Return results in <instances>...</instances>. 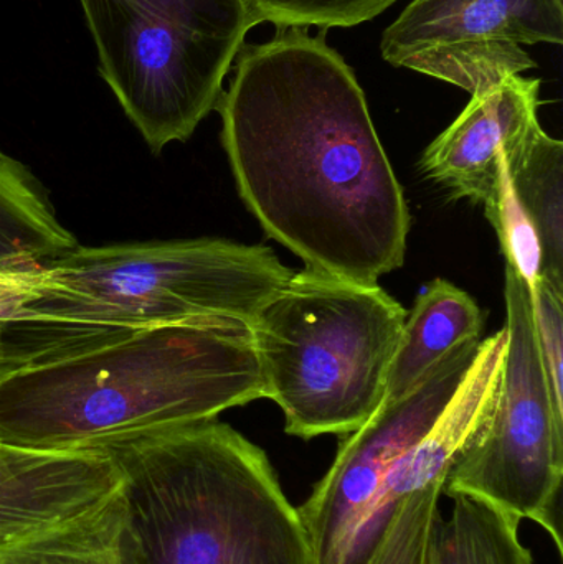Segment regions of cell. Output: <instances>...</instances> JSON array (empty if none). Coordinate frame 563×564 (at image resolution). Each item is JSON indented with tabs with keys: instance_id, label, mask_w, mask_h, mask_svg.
I'll return each mask as SVG.
<instances>
[{
	"instance_id": "15",
	"label": "cell",
	"mask_w": 563,
	"mask_h": 564,
	"mask_svg": "<svg viewBox=\"0 0 563 564\" xmlns=\"http://www.w3.org/2000/svg\"><path fill=\"white\" fill-rule=\"evenodd\" d=\"M111 497L78 519L0 549V564H115Z\"/></svg>"
},
{
	"instance_id": "19",
	"label": "cell",
	"mask_w": 563,
	"mask_h": 564,
	"mask_svg": "<svg viewBox=\"0 0 563 564\" xmlns=\"http://www.w3.org/2000/svg\"><path fill=\"white\" fill-rule=\"evenodd\" d=\"M45 278V264L33 270L0 271V314L32 297L42 288Z\"/></svg>"
},
{
	"instance_id": "9",
	"label": "cell",
	"mask_w": 563,
	"mask_h": 564,
	"mask_svg": "<svg viewBox=\"0 0 563 564\" xmlns=\"http://www.w3.org/2000/svg\"><path fill=\"white\" fill-rule=\"evenodd\" d=\"M563 42V0H413L383 32L382 56L469 95L535 68L524 45Z\"/></svg>"
},
{
	"instance_id": "10",
	"label": "cell",
	"mask_w": 563,
	"mask_h": 564,
	"mask_svg": "<svg viewBox=\"0 0 563 564\" xmlns=\"http://www.w3.org/2000/svg\"><path fill=\"white\" fill-rule=\"evenodd\" d=\"M508 267L528 282L563 295V144L539 126L501 162L483 204Z\"/></svg>"
},
{
	"instance_id": "5",
	"label": "cell",
	"mask_w": 563,
	"mask_h": 564,
	"mask_svg": "<svg viewBox=\"0 0 563 564\" xmlns=\"http://www.w3.org/2000/svg\"><path fill=\"white\" fill-rule=\"evenodd\" d=\"M409 312L379 284L293 273L251 324L267 398L290 436L359 430L386 398Z\"/></svg>"
},
{
	"instance_id": "20",
	"label": "cell",
	"mask_w": 563,
	"mask_h": 564,
	"mask_svg": "<svg viewBox=\"0 0 563 564\" xmlns=\"http://www.w3.org/2000/svg\"><path fill=\"white\" fill-rule=\"evenodd\" d=\"M13 367L12 354H10L9 340H7L6 322H0V377Z\"/></svg>"
},
{
	"instance_id": "6",
	"label": "cell",
	"mask_w": 563,
	"mask_h": 564,
	"mask_svg": "<svg viewBox=\"0 0 563 564\" xmlns=\"http://www.w3.org/2000/svg\"><path fill=\"white\" fill-rule=\"evenodd\" d=\"M99 73L154 154L217 109L258 25L248 0H79Z\"/></svg>"
},
{
	"instance_id": "3",
	"label": "cell",
	"mask_w": 563,
	"mask_h": 564,
	"mask_svg": "<svg viewBox=\"0 0 563 564\" xmlns=\"http://www.w3.org/2000/svg\"><path fill=\"white\" fill-rule=\"evenodd\" d=\"M115 564H313L267 453L217 420L109 447Z\"/></svg>"
},
{
	"instance_id": "2",
	"label": "cell",
	"mask_w": 563,
	"mask_h": 564,
	"mask_svg": "<svg viewBox=\"0 0 563 564\" xmlns=\"http://www.w3.org/2000/svg\"><path fill=\"white\" fill-rule=\"evenodd\" d=\"M267 398L250 324L182 322L33 355L0 377V444L105 451Z\"/></svg>"
},
{
	"instance_id": "18",
	"label": "cell",
	"mask_w": 563,
	"mask_h": 564,
	"mask_svg": "<svg viewBox=\"0 0 563 564\" xmlns=\"http://www.w3.org/2000/svg\"><path fill=\"white\" fill-rule=\"evenodd\" d=\"M535 340L549 393L555 411L563 416V295L539 280L531 288Z\"/></svg>"
},
{
	"instance_id": "14",
	"label": "cell",
	"mask_w": 563,
	"mask_h": 564,
	"mask_svg": "<svg viewBox=\"0 0 563 564\" xmlns=\"http://www.w3.org/2000/svg\"><path fill=\"white\" fill-rule=\"evenodd\" d=\"M452 499L448 519L433 517L426 564H534L519 540L521 520L476 497Z\"/></svg>"
},
{
	"instance_id": "17",
	"label": "cell",
	"mask_w": 563,
	"mask_h": 564,
	"mask_svg": "<svg viewBox=\"0 0 563 564\" xmlns=\"http://www.w3.org/2000/svg\"><path fill=\"white\" fill-rule=\"evenodd\" d=\"M443 480H435L400 502L370 564H426L430 527L439 512Z\"/></svg>"
},
{
	"instance_id": "7",
	"label": "cell",
	"mask_w": 563,
	"mask_h": 564,
	"mask_svg": "<svg viewBox=\"0 0 563 564\" xmlns=\"http://www.w3.org/2000/svg\"><path fill=\"white\" fill-rule=\"evenodd\" d=\"M506 350L488 420L446 473L442 494L472 496L539 523L563 553V416L535 340L531 288L506 267Z\"/></svg>"
},
{
	"instance_id": "4",
	"label": "cell",
	"mask_w": 563,
	"mask_h": 564,
	"mask_svg": "<svg viewBox=\"0 0 563 564\" xmlns=\"http://www.w3.org/2000/svg\"><path fill=\"white\" fill-rule=\"evenodd\" d=\"M45 271L32 297L0 314L7 330L35 335L17 350V361L152 325H251L293 276L271 248L217 238L78 245Z\"/></svg>"
},
{
	"instance_id": "8",
	"label": "cell",
	"mask_w": 563,
	"mask_h": 564,
	"mask_svg": "<svg viewBox=\"0 0 563 564\" xmlns=\"http://www.w3.org/2000/svg\"><path fill=\"white\" fill-rule=\"evenodd\" d=\"M479 338L450 350L409 393L347 434L333 466L297 507L313 564H370L410 494L400 460L433 430L475 364Z\"/></svg>"
},
{
	"instance_id": "16",
	"label": "cell",
	"mask_w": 563,
	"mask_h": 564,
	"mask_svg": "<svg viewBox=\"0 0 563 564\" xmlns=\"http://www.w3.org/2000/svg\"><path fill=\"white\" fill-rule=\"evenodd\" d=\"M397 0H248L258 22L277 26L349 29L386 12Z\"/></svg>"
},
{
	"instance_id": "11",
	"label": "cell",
	"mask_w": 563,
	"mask_h": 564,
	"mask_svg": "<svg viewBox=\"0 0 563 564\" xmlns=\"http://www.w3.org/2000/svg\"><path fill=\"white\" fill-rule=\"evenodd\" d=\"M541 79L509 76L472 96L456 121L426 148L422 171L455 198L485 204L498 184L502 159L539 122Z\"/></svg>"
},
{
	"instance_id": "13",
	"label": "cell",
	"mask_w": 563,
	"mask_h": 564,
	"mask_svg": "<svg viewBox=\"0 0 563 564\" xmlns=\"http://www.w3.org/2000/svg\"><path fill=\"white\" fill-rule=\"evenodd\" d=\"M481 327L483 312L472 295L445 280L426 284L407 314L383 403L409 393L456 345L479 338Z\"/></svg>"
},
{
	"instance_id": "12",
	"label": "cell",
	"mask_w": 563,
	"mask_h": 564,
	"mask_svg": "<svg viewBox=\"0 0 563 564\" xmlns=\"http://www.w3.org/2000/svg\"><path fill=\"white\" fill-rule=\"evenodd\" d=\"M118 486L108 451L52 453L0 444V549L98 509Z\"/></svg>"
},
{
	"instance_id": "1",
	"label": "cell",
	"mask_w": 563,
	"mask_h": 564,
	"mask_svg": "<svg viewBox=\"0 0 563 564\" xmlns=\"http://www.w3.org/2000/svg\"><path fill=\"white\" fill-rule=\"evenodd\" d=\"M234 65L221 142L267 237L357 284L400 270L409 207L353 68L304 26L241 46Z\"/></svg>"
}]
</instances>
